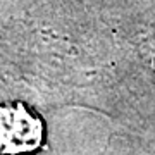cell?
Instances as JSON below:
<instances>
[{
  "instance_id": "1",
  "label": "cell",
  "mask_w": 155,
  "mask_h": 155,
  "mask_svg": "<svg viewBox=\"0 0 155 155\" xmlns=\"http://www.w3.org/2000/svg\"><path fill=\"white\" fill-rule=\"evenodd\" d=\"M45 126L26 105H0V155L33 153L43 145Z\"/></svg>"
}]
</instances>
